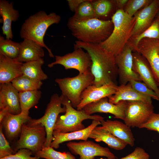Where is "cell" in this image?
<instances>
[{
  "mask_svg": "<svg viewBox=\"0 0 159 159\" xmlns=\"http://www.w3.org/2000/svg\"><path fill=\"white\" fill-rule=\"evenodd\" d=\"M74 49L81 48L90 55L92 61L90 71L94 77V84L96 87L116 84L117 67L115 57L98 44L75 41Z\"/></svg>",
  "mask_w": 159,
  "mask_h": 159,
  "instance_id": "6da1fadb",
  "label": "cell"
},
{
  "mask_svg": "<svg viewBox=\"0 0 159 159\" xmlns=\"http://www.w3.org/2000/svg\"><path fill=\"white\" fill-rule=\"evenodd\" d=\"M67 25L72 35L78 41L98 44L108 38L113 28L111 19L104 20L96 18L78 21L70 17Z\"/></svg>",
  "mask_w": 159,
  "mask_h": 159,
  "instance_id": "7a4b0ae2",
  "label": "cell"
},
{
  "mask_svg": "<svg viewBox=\"0 0 159 159\" xmlns=\"http://www.w3.org/2000/svg\"><path fill=\"white\" fill-rule=\"evenodd\" d=\"M113 25L112 33L99 44L115 57L122 50L128 42L135 20L123 9H117L111 17Z\"/></svg>",
  "mask_w": 159,
  "mask_h": 159,
  "instance_id": "3957f363",
  "label": "cell"
},
{
  "mask_svg": "<svg viewBox=\"0 0 159 159\" xmlns=\"http://www.w3.org/2000/svg\"><path fill=\"white\" fill-rule=\"evenodd\" d=\"M61 20V16L55 13L48 14L44 11H40L25 20L20 31V37L23 39L32 40L45 48L50 57L54 58V55L51 49L45 44L44 39L49 26L53 24H58Z\"/></svg>",
  "mask_w": 159,
  "mask_h": 159,
  "instance_id": "277c9868",
  "label": "cell"
},
{
  "mask_svg": "<svg viewBox=\"0 0 159 159\" xmlns=\"http://www.w3.org/2000/svg\"><path fill=\"white\" fill-rule=\"evenodd\" d=\"M62 104L66 107L65 113L58 116L54 127V131L62 133L77 131L85 128L82 123L84 120L91 119L100 121L104 119L103 117L99 115H88L83 109L80 110L75 109L70 101L64 96Z\"/></svg>",
  "mask_w": 159,
  "mask_h": 159,
  "instance_id": "5b68a950",
  "label": "cell"
},
{
  "mask_svg": "<svg viewBox=\"0 0 159 159\" xmlns=\"http://www.w3.org/2000/svg\"><path fill=\"white\" fill-rule=\"evenodd\" d=\"M94 77L90 71L73 77L57 78L55 82L59 87L62 95L70 101L73 107L76 108L80 102L82 93L94 84Z\"/></svg>",
  "mask_w": 159,
  "mask_h": 159,
  "instance_id": "8992f818",
  "label": "cell"
},
{
  "mask_svg": "<svg viewBox=\"0 0 159 159\" xmlns=\"http://www.w3.org/2000/svg\"><path fill=\"white\" fill-rule=\"evenodd\" d=\"M31 119L22 125L14 149L15 153L21 149L25 148L31 151L34 155L44 146L47 136L45 127L40 123L33 122Z\"/></svg>",
  "mask_w": 159,
  "mask_h": 159,
  "instance_id": "52a82bcc",
  "label": "cell"
},
{
  "mask_svg": "<svg viewBox=\"0 0 159 159\" xmlns=\"http://www.w3.org/2000/svg\"><path fill=\"white\" fill-rule=\"evenodd\" d=\"M64 98L62 95L59 96L57 93L54 94L51 96L44 115L38 119H31L33 122L40 123L45 127L47 136L44 147L50 146L58 117L60 114L65 112V107L64 106L63 107L62 106Z\"/></svg>",
  "mask_w": 159,
  "mask_h": 159,
  "instance_id": "ba28073f",
  "label": "cell"
},
{
  "mask_svg": "<svg viewBox=\"0 0 159 159\" xmlns=\"http://www.w3.org/2000/svg\"><path fill=\"white\" fill-rule=\"evenodd\" d=\"M55 61L48 64L52 68L55 65L60 64L66 70L73 69L77 70L79 74H82L90 71L92 61L89 54L83 49H74L72 52L63 56H55Z\"/></svg>",
  "mask_w": 159,
  "mask_h": 159,
  "instance_id": "9c48e42d",
  "label": "cell"
},
{
  "mask_svg": "<svg viewBox=\"0 0 159 159\" xmlns=\"http://www.w3.org/2000/svg\"><path fill=\"white\" fill-rule=\"evenodd\" d=\"M152 103L140 101H127L125 123L130 127H138L146 122L154 112Z\"/></svg>",
  "mask_w": 159,
  "mask_h": 159,
  "instance_id": "30bf717a",
  "label": "cell"
},
{
  "mask_svg": "<svg viewBox=\"0 0 159 159\" xmlns=\"http://www.w3.org/2000/svg\"><path fill=\"white\" fill-rule=\"evenodd\" d=\"M67 146L72 154L80 156L79 159H95L96 156L105 157L108 159L116 158L108 148L91 141H70L67 144Z\"/></svg>",
  "mask_w": 159,
  "mask_h": 159,
  "instance_id": "8fae6325",
  "label": "cell"
},
{
  "mask_svg": "<svg viewBox=\"0 0 159 159\" xmlns=\"http://www.w3.org/2000/svg\"><path fill=\"white\" fill-rule=\"evenodd\" d=\"M133 49L128 43L115 57L120 85H125L131 80L141 81L138 74L133 69Z\"/></svg>",
  "mask_w": 159,
  "mask_h": 159,
  "instance_id": "7c38bea8",
  "label": "cell"
},
{
  "mask_svg": "<svg viewBox=\"0 0 159 159\" xmlns=\"http://www.w3.org/2000/svg\"><path fill=\"white\" fill-rule=\"evenodd\" d=\"M159 44L158 40L144 38L138 43L136 51L147 61L158 83L159 82V55L158 53Z\"/></svg>",
  "mask_w": 159,
  "mask_h": 159,
  "instance_id": "4fadbf2b",
  "label": "cell"
},
{
  "mask_svg": "<svg viewBox=\"0 0 159 159\" xmlns=\"http://www.w3.org/2000/svg\"><path fill=\"white\" fill-rule=\"evenodd\" d=\"M118 87L117 84L114 83L100 87H96L93 85L89 86L82 93L81 101L77 107V110H82L88 104L114 95Z\"/></svg>",
  "mask_w": 159,
  "mask_h": 159,
  "instance_id": "5bb4252c",
  "label": "cell"
},
{
  "mask_svg": "<svg viewBox=\"0 0 159 159\" xmlns=\"http://www.w3.org/2000/svg\"><path fill=\"white\" fill-rule=\"evenodd\" d=\"M127 101H121L116 104L110 102L108 97L88 104L83 109L89 115L97 112L109 113L114 117L124 120Z\"/></svg>",
  "mask_w": 159,
  "mask_h": 159,
  "instance_id": "9a60e30c",
  "label": "cell"
},
{
  "mask_svg": "<svg viewBox=\"0 0 159 159\" xmlns=\"http://www.w3.org/2000/svg\"><path fill=\"white\" fill-rule=\"evenodd\" d=\"M159 8V0H152L134 15L135 22L131 37L140 34L151 24Z\"/></svg>",
  "mask_w": 159,
  "mask_h": 159,
  "instance_id": "2e32d148",
  "label": "cell"
},
{
  "mask_svg": "<svg viewBox=\"0 0 159 159\" xmlns=\"http://www.w3.org/2000/svg\"><path fill=\"white\" fill-rule=\"evenodd\" d=\"M133 69L142 81L154 91L159 99V88L151 68L146 59L140 53H132Z\"/></svg>",
  "mask_w": 159,
  "mask_h": 159,
  "instance_id": "e0dca14e",
  "label": "cell"
},
{
  "mask_svg": "<svg viewBox=\"0 0 159 159\" xmlns=\"http://www.w3.org/2000/svg\"><path fill=\"white\" fill-rule=\"evenodd\" d=\"M29 113V111H21L17 115L8 113L0 122L9 140H12L19 136L22 125L31 118Z\"/></svg>",
  "mask_w": 159,
  "mask_h": 159,
  "instance_id": "ac0fdd59",
  "label": "cell"
},
{
  "mask_svg": "<svg viewBox=\"0 0 159 159\" xmlns=\"http://www.w3.org/2000/svg\"><path fill=\"white\" fill-rule=\"evenodd\" d=\"M7 109L9 113L17 115L21 111L19 92L11 82L0 84V110Z\"/></svg>",
  "mask_w": 159,
  "mask_h": 159,
  "instance_id": "d6986e66",
  "label": "cell"
},
{
  "mask_svg": "<svg viewBox=\"0 0 159 159\" xmlns=\"http://www.w3.org/2000/svg\"><path fill=\"white\" fill-rule=\"evenodd\" d=\"M100 124L101 123L100 121L93 120L90 125L80 130L67 133L54 130L52 140L50 146L57 149L59 148L60 144L64 142L74 140H87L93 129Z\"/></svg>",
  "mask_w": 159,
  "mask_h": 159,
  "instance_id": "ffe728a7",
  "label": "cell"
},
{
  "mask_svg": "<svg viewBox=\"0 0 159 159\" xmlns=\"http://www.w3.org/2000/svg\"><path fill=\"white\" fill-rule=\"evenodd\" d=\"M23 63L16 59H12L0 54V84L11 82L22 75L21 67Z\"/></svg>",
  "mask_w": 159,
  "mask_h": 159,
  "instance_id": "44dd1931",
  "label": "cell"
},
{
  "mask_svg": "<svg viewBox=\"0 0 159 159\" xmlns=\"http://www.w3.org/2000/svg\"><path fill=\"white\" fill-rule=\"evenodd\" d=\"M13 3L5 0L0 1V14L2 17L3 34L6 38L12 39L13 35L11 29L13 21H17L19 16L18 10L14 7Z\"/></svg>",
  "mask_w": 159,
  "mask_h": 159,
  "instance_id": "7402d4cb",
  "label": "cell"
},
{
  "mask_svg": "<svg viewBox=\"0 0 159 159\" xmlns=\"http://www.w3.org/2000/svg\"><path fill=\"white\" fill-rule=\"evenodd\" d=\"M108 98L110 102L114 104L121 101H140L152 103L151 98L136 91L129 82L125 85L118 86L115 93Z\"/></svg>",
  "mask_w": 159,
  "mask_h": 159,
  "instance_id": "603a6c76",
  "label": "cell"
},
{
  "mask_svg": "<svg viewBox=\"0 0 159 159\" xmlns=\"http://www.w3.org/2000/svg\"><path fill=\"white\" fill-rule=\"evenodd\" d=\"M102 126L106 127L114 135L132 147L135 138L130 127L118 120L104 119L100 121Z\"/></svg>",
  "mask_w": 159,
  "mask_h": 159,
  "instance_id": "cb8c5ba5",
  "label": "cell"
},
{
  "mask_svg": "<svg viewBox=\"0 0 159 159\" xmlns=\"http://www.w3.org/2000/svg\"><path fill=\"white\" fill-rule=\"evenodd\" d=\"M20 44V52L16 59L19 62L25 63L35 61L44 57L43 47L33 41L25 39Z\"/></svg>",
  "mask_w": 159,
  "mask_h": 159,
  "instance_id": "d4e9b609",
  "label": "cell"
},
{
  "mask_svg": "<svg viewBox=\"0 0 159 159\" xmlns=\"http://www.w3.org/2000/svg\"><path fill=\"white\" fill-rule=\"evenodd\" d=\"M89 138L94 139L97 142H103L109 147L116 150H122L127 145L102 126L95 127L91 132Z\"/></svg>",
  "mask_w": 159,
  "mask_h": 159,
  "instance_id": "484cf974",
  "label": "cell"
},
{
  "mask_svg": "<svg viewBox=\"0 0 159 159\" xmlns=\"http://www.w3.org/2000/svg\"><path fill=\"white\" fill-rule=\"evenodd\" d=\"M44 63L43 58L38 60L23 63L21 67L22 74L34 80L41 81L47 78L42 67Z\"/></svg>",
  "mask_w": 159,
  "mask_h": 159,
  "instance_id": "4316f807",
  "label": "cell"
},
{
  "mask_svg": "<svg viewBox=\"0 0 159 159\" xmlns=\"http://www.w3.org/2000/svg\"><path fill=\"white\" fill-rule=\"evenodd\" d=\"M92 3L95 18L102 20H108V17H111L114 8L117 7L115 0H92Z\"/></svg>",
  "mask_w": 159,
  "mask_h": 159,
  "instance_id": "83f0119b",
  "label": "cell"
},
{
  "mask_svg": "<svg viewBox=\"0 0 159 159\" xmlns=\"http://www.w3.org/2000/svg\"><path fill=\"white\" fill-rule=\"evenodd\" d=\"M145 38L159 40V19L157 18L142 33L130 38L128 42L132 47L133 51L136 52L138 43L141 40Z\"/></svg>",
  "mask_w": 159,
  "mask_h": 159,
  "instance_id": "f1b7e54d",
  "label": "cell"
},
{
  "mask_svg": "<svg viewBox=\"0 0 159 159\" xmlns=\"http://www.w3.org/2000/svg\"><path fill=\"white\" fill-rule=\"evenodd\" d=\"M11 82L19 92L38 90L42 85V81L33 80L23 74L15 78Z\"/></svg>",
  "mask_w": 159,
  "mask_h": 159,
  "instance_id": "f546056e",
  "label": "cell"
},
{
  "mask_svg": "<svg viewBox=\"0 0 159 159\" xmlns=\"http://www.w3.org/2000/svg\"><path fill=\"white\" fill-rule=\"evenodd\" d=\"M41 94V92L39 90L19 92L21 111H29L30 108L37 105Z\"/></svg>",
  "mask_w": 159,
  "mask_h": 159,
  "instance_id": "4dcf8cb0",
  "label": "cell"
},
{
  "mask_svg": "<svg viewBox=\"0 0 159 159\" xmlns=\"http://www.w3.org/2000/svg\"><path fill=\"white\" fill-rule=\"evenodd\" d=\"M74 13L73 15L71 17L76 21H83L95 18L92 0H85Z\"/></svg>",
  "mask_w": 159,
  "mask_h": 159,
  "instance_id": "1f68e13d",
  "label": "cell"
},
{
  "mask_svg": "<svg viewBox=\"0 0 159 159\" xmlns=\"http://www.w3.org/2000/svg\"><path fill=\"white\" fill-rule=\"evenodd\" d=\"M20 44L11 39L0 37V54L12 59H17L19 54Z\"/></svg>",
  "mask_w": 159,
  "mask_h": 159,
  "instance_id": "d6a6232c",
  "label": "cell"
},
{
  "mask_svg": "<svg viewBox=\"0 0 159 159\" xmlns=\"http://www.w3.org/2000/svg\"><path fill=\"white\" fill-rule=\"evenodd\" d=\"M39 158L45 159H76L69 152H60L54 150L50 146L44 147L34 155Z\"/></svg>",
  "mask_w": 159,
  "mask_h": 159,
  "instance_id": "836d02e7",
  "label": "cell"
},
{
  "mask_svg": "<svg viewBox=\"0 0 159 159\" xmlns=\"http://www.w3.org/2000/svg\"><path fill=\"white\" fill-rule=\"evenodd\" d=\"M129 82L132 87L139 93L151 99L159 101L158 97L156 94L144 82L135 80H131Z\"/></svg>",
  "mask_w": 159,
  "mask_h": 159,
  "instance_id": "e575fe53",
  "label": "cell"
},
{
  "mask_svg": "<svg viewBox=\"0 0 159 159\" xmlns=\"http://www.w3.org/2000/svg\"><path fill=\"white\" fill-rule=\"evenodd\" d=\"M152 0H129L126 4L124 11L130 16H133L138 11L148 5Z\"/></svg>",
  "mask_w": 159,
  "mask_h": 159,
  "instance_id": "d590c367",
  "label": "cell"
},
{
  "mask_svg": "<svg viewBox=\"0 0 159 159\" xmlns=\"http://www.w3.org/2000/svg\"><path fill=\"white\" fill-rule=\"evenodd\" d=\"M15 153L9 145L3 132L2 126L0 125V158L9 156Z\"/></svg>",
  "mask_w": 159,
  "mask_h": 159,
  "instance_id": "8d00e7d4",
  "label": "cell"
},
{
  "mask_svg": "<svg viewBox=\"0 0 159 159\" xmlns=\"http://www.w3.org/2000/svg\"><path fill=\"white\" fill-rule=\"evenodd\" d=\"M138 128H145L159 133V113H153L147 121L140 126Z\"/></svg>",
  "mask_w": 159,
  "mask_h": 159,
  "instance_id": "74e56055",
  "label": "cell"
},
{
  "mask_svg": "<svg viewBox=\"0 0 159 159\" xmlns=\"http://www.w3.org/2000/svg\"><path fill=\"white\" fill-rule=\"evenodd\" d=\"M32 155L33 153L30 150L22 148L18 150L14 154L0 159H40L35 156H31Z\"/></svg>",
  "mask_w": 159,
  "mask_h": 159,
  "instance_id": "f35d334b",
  "label": "cell"
},
{
  "mask_svg": "<svg viewBox=\"0 0 159 159\" xmlns=\"http://www.w3.org/2000/svg\"><path fill=\"white\" fill-rule=\"evenodd\" d=\"M150 156L148 153L143 148L137 147L131 153L127 156L120 158L115 159H149ZM100 159H108L106 158Z\"/></svg>",
  "mask_w": 159,
  "mask_h": 159,
  "instance_id": "ab89813d",
  "label": "cell"
},
{
  "mask_svg": "<svg viewBox=\"0 0 159 159\" xmlns=\"http://www.w3.org/2000/svg\"><path fill=\"white\" fill-rule=\"evenodd\" d=\"M85 0H67L68 4L70 10L74 12L80 4Z\"/></svg>",
  "mask_w": 159,
  "mask_h": 159,
  "instance_id": "60d3db41",
  "label": "cell"
},
{
  "mask_svg": "<svg viewBox=\"0 0 159 159\" xmlns=\"http://www.w3.org/2000/svg\"><path fill=\"white\" fill-rule=\"evenodd\" d=\"M116 6L118 8V9H122L123 8L126 6L128 0H115Z\"/></svg>",
  "mask_w": 159,
  "mask_h": 159,
  "instance_id": "b9f144b4",
  "label": "cell"
},
{
  "mask_svg": "<svg viewBox=\"0 0 159 159\" xmlns=\"http://www.w3.org/2000/svg\"><path fill=\"white\" fill-rule=\"evenodd\" d=\"M8 113H9L8 111L6 109H3L0 110V122Z\"/></svg>",
  "mask_w": 159,
  "mask_h": 159,
  "instance_id": "7bdbcfd3",
  "label": "cell"
},
{
  "mask_svg": "<svg viewBox=\"0 0 159 159\" xmlns=\"http://www.w3.org/2000/svg\"><path fill=\"white\" fill-rule=\"evenodd\" d=\"M158 55H159V44L158 47Z\"/></svg>",
  "mask_w": 159,
  "mask_h": 159,
  "instance_id": "ee69618b",
  "label": "cell"
},
{
  "mask_svg": "<svg viewBox=\"0 0 159 159\" xmlns=\"http://www.w3.org/2000/svg\"><path fill=\"white\" fill-rule=\"evenodd\" d=\"M157 18L159 19V14H158V17H157Z\"/></svg>",
  "mask_w": 159,
  "mask_h": 159,
  "instance_id": "f6af8a7d",
  "label": "cell"
},
{
  "mask_svg": "<svg viewBox=\"0 0 159 159\" xmlns=\"http://www.w3.org/2000/svg\"><path fill=\"white\" fill-rule=\"evenodd\" d=\"M158 88H159V82H158Z\"/></svg>",
  "mask_w": 159,
  "mask_h": 159,
  "instance_id": "bcb514c9",
  "label": "cell"
}]
</instances>
